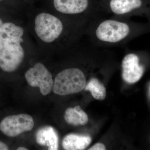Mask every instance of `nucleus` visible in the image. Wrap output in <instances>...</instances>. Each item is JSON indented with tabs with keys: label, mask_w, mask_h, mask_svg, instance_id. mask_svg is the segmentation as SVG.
Here are the masks:
<instances>
[{
	"label": "nucleus",
	"mask_w": 150,
	"mask_h": 150,
	"mask_svg": "<svg viewBox=\"0 0 150 150\" xmlns=\"http://www.w3.org/2000/svg\"><path fill=\"white\" fill-rule=\"evenodd\" d=\"M23 34V28L12 23H3L0 28V68L4 71H15L22 63Z\"/></svg>",
	"instance_id": "f257e3e1"
},
{
	"label": "nucleus",
	"mask_w": 150,
	"mask_h": 150,
	"mask_svg": "<svg viewBox=\"0 0 150 150\" xmlns=\"http://www.w3.org/2000/svg\"><path fill=\"white\" fill-rule=\"evenodd\" d=\"M132 25L115 19L105 20L96 25L94 31L96 39L105 44H118L126 41L132 35Z\"/></svg>",
	"instance_id": "f03ea898"
},
{
	"label": "nucleus",
	"mask_w": 150,
	"mask_h": 150,
	"mask_svg": "<svg viewBox=\"0 0 150 150\" xmlns=\"http://www.w3.org/2000/svg\"><path fill=\"white\" fill-rule=\"evenodd\" d=\"M86 86L85 75L78 68L66 69L59 72L55 79L53 92L60 96L80 92Z\"/></svg>",
	"instance_id": "7ed1b4c3"
},
{
	"label": "nucleus",
	"mask_w": 150,
	"mask_h": 150,
	"mask_svg": "<svg viewBox=\"0 0 150 150\" xmlns=\"http://www.w3.org/2000/svg\"><path fill=\"white\" fill-rule=\"evenodd\" d=\"M35 30L38 36L41 40L51 43L62 35L64 26L62 21L57 17L42 13L35 18Z\"/></svg>",
	"instance_id": "20e7f679"
},
{
	"label": "nucleus",
	"mask_w": 150,
	"mask_h": 150,
	"mask_svg": "<svg viewBox=\"0 0 150 150\" xmlns=\"http://www.w3.org/2000/svg\"><path fill=\"white\" fill-rule=\"evenodd\" d=\"M25 76L29 85L39 88L43 95L49 94L52 90L54 83L52 75L42 63L35 64L28 70Z\"/></svg>",
	"instance_id": "39448f33"
},
{
	"label": "nucleus",
	"mask_w": 150,
	"mask_h": 150,
	"mask_svg": "<svg viewBox=\"0 0 150 150\" xmlns=\"http://www.w3.org/2000/svg\"><path fill=\"white\" fill-rule=\"evenodd\" d=\"M34 125L33 118L27 114L7 116L0 123V130L6 136L14 137L31 131Z\"/></svg>",
	"instance_id": "423d86ee"
},
{
	"label": "nucleus",
	"mask_w": 150,
	"mask_h": 150,
	"mask_svg": "<svg viewBox=\"0 0 150 150\" xmlns=\"http://www.w3.org/2000/svg\"><path fill=\"white\" fill-rule=\"evenodd\" d=\"M144 66L140 64L139 56L134 53L127 54L122 62V76L127 83L133 84L141 79L144 73Z\"/></svg>",
	"instance_id": "0eeeda50"
},
{
	"label": "nucleus",
	"mask_w": 150,
	"mask_h": 150,
	"mask_svg": "<svg viewBox=\"0 0 150 150\" xmlns=\"http://www.w3.org/2000/svg\"><path fill=\"white\" fill-rule=\"evenodd\" d=\"M55 9L60 13L81 15L88 9V0H54Z\"/></svg>",
	"instance_id": "6e6552de"
},
{
	"label": "nucleus",
	"mask_w": 150,
	"mask_h": 150,
	"mask_svg": "<svg viewBox=\"0 0 150 150\" xmlns=\"http://www.w3.org/2000/svg\"><path fill=\"white\" fill-rule=\"evenodd\" d=\"M35 139L38 145L48 147L49 150L58 149V134L51 126H45L38 129L35 134Z\"/></svg>",
	"instance_id": "1a4fd4ad"
},
{
	"label": "nucleus",
	"mask_w": 150,
	"mask_h": 150,
	"mask_svg": "<svg viewBox=\"0 0 150 150\" xmlns=\"http://www.w3.org/2000/svg\"><path fill=\"white\" fill-rule=\"evenodd\" d=\"M142 0H110V10L117 15L129 14L142 7Z\"/></svg>",
	"instance_id": "9d476101"
},
{
	"label": "nucleus",
	"mask_w": 150,
	"mask_h": 150,
	"mask_svg": "<svg viewBox=\"0 0 150 150\" xmlns=\"http://www.w3.org/2000/svg\"><path fill=\"white\" fill-rule=\"evenodd\" d=\"M91 142V138L89 136L70 134L64 138L62 146L65 150H84L88 146Z\"/></svg>",
	"instance_id": "9b49d317"
},
{
	"label": "nucleus",
	"mask_w": 150,
	"mask_h": 150,
	"mask_svg": "<svg viewBox=\"0 0 150 150\" xmlns=\"http://www.w3.org/2000/svg\"><path fill=\"white\" fill-rule=\"evenodd\" d=\"M64 118L67 123L74 126L86 125L88 121V116L79 105L67 109Z\"/></svg>",
	"instance_id": "f8f14e48"
},
{
	"label": "nucleus",
	"mask_w": 150,
	"mask_h": 150,
	"mask_svg": "<svg viewBox=\"0 0 150 150\" xmlns=\"http://www.w3.org/2000/svg\"><path fill=\"white\" fill-rule=\"evenodd\" d=\"M86 91L90 92L95 99L103 100L106 97V89L104 85L96 78H92L85 87Z\"/></svg>",
	"instance_id": "ddd939ff"
},
{
	"label": "nucleus",
	"mask_w": 150,
	"mask_h": 150,
	"mask_svg": "<svg viewBox=\"0 0 150 150\" xmlns=\"http://www.w3.org/2000/svg\"><path fill=\"white\" fill-rule=\"evenodd\" d=\"M106 149L105 146L102 143H97L94 145L89 150H105Z\"/></svg>",
	"instance_id": "4468645a"
},
{
	"label": "nucleus",
	"mask_w": 150,
	"mask_h": 150,
	"mask_svg": "<svg viewBox=\"0 0 150 150\" xmlns=\"http://www.w3.org/2000/svg\"><path fill=\"white\" fill-rule=\"evenodd\" d=\"M9 150L8 147L4 143L0 141V150Z\"/></svg>",
	"instance_id": "2eb2a0df"
},
{
	"label": "nucleus",
	"mask_w": 150,
	"mask_h": 150,
	"mask_svg": "<svg viewBox=\"0 0 150 150\" xmlns=\"http://www.w3.org/2000/svg\"><path fill=\"white\" fill-rule=\"evenodd\" d=\"M17 150H28L27 148H25L24 147H19L17 149Z\"/></svg>",
	"instance_id": "dca6fc26"
},
{
	"label": "nucleus",
	"mask_w": 150,
	"mask_h": 150,
	"mask_svg": "<svg viewBox=\"0 0 150 150\" xmlns=\"http://www.w3.org/2000/svg\"><path fill=\"white\" fill-rule=\"evenodd\" d=\"M150 83H149V88H148V96H149V99H150Z\"/></svg>",
	"instance_id": "f3484780"
},
{
	"label": "nucleus",
	"mask_w": 150,
	"mask_h": 150,
	"mask_svg": "<svg viewBox=\"0 0 150 150\" xmlns=\"http://www.w3.org/2000/svg\"><path fill=\"white\" fill-rule=\"evenodd\" d=\"M3 21L0 18V28L1 27L2 25H3Z\"/></svg>",
	"instance_id": "a211bd4d"
},
{
	"label": "nucleus",
	"mask_w": 150,
	"mask_h": 150,
	"mask_svg": "<svg viewBox=\"0 0 150 150\" xmlns=\"http://www.w3.org/2000/svg\"><path fill=\"white\" fill-rule=\"evenodd\" d=\"M2 1V0H0V1Z\"/></svg>",
	"instance_id": "6ab92c4d"
}]
</instances>
